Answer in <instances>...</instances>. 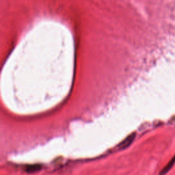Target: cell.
Segmentation results:
<instances>
[{
  "mask_svg": "<svg viewBox=\"0 0 175 175\" xmlns=\"http://www.w3.org/2000/svg\"><path fill=\"white\" fill-rule=\"evenodd\" d=\"M41 168V166L39 165H34L31 166H28L27 168L26 171L28 172H36V171L39 170Z\"/></svg>",
  "mask_w": 175,
  "mask_h": 175,
  "instance_id": "3",
  "label": "cell"
},
{
  "mask_svg": "<svg viewBox=\"0 0 175 175\" xmlns=\"http://www.w3.org/2000/svg\"><path fill=\"white\" fill-rule=\"evenodd\" d=\"M135 138H136V134H135V133L129 135L125 140H124L121 143L119 144L118 145L119 148H120V149H126V148H127L128 147H129V146L131 144V143L133 142Z\"/></svg>",
  "mask_w": 175,
  "mask_h": 175,
  "instance_id": "1",
  "label": "cell"
},
{
  "mask_svg": "<svg viewBox=\"0 0 175 175\" xmlns=\"http://www.w3.org/2000/svg\"><path fill=\"white\" fill-rule=\"evenodd\" d=\"M174 164H175V155L171 159L170 161L168 163L167 165L164 168V169L160 172V175H164L168 172L172 168V167L174 166Z\"/></svg>",
  "mask_w": 175,
  "mask_h": 175,
  "instance_id": "2",
  "label": "cell"
}]
</instances>
